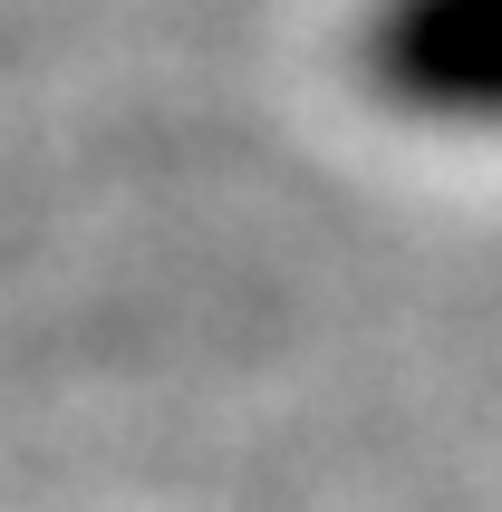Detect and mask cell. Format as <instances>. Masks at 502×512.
<instances>
[{"label":"cell","mask_w":502,"mask_h":512,"mask_svg":"<svg viewBox=\"0 0 502 512\" xmlns=\"http://www.w3.org/2000/svg\"><path fill=\"white\" fill-rule=\"evenodd\" d=\"M358 68L406 126L502 136V0H367Z\"/></svg>","instance_id":"cell-1"}]
</instances>
